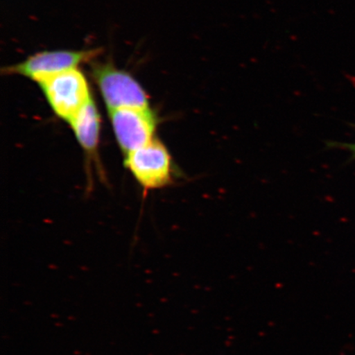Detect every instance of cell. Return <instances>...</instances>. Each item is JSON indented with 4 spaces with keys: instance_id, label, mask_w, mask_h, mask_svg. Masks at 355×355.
Segmentation results:
<instances>
[{
    "instance_id": "cell-1",
    "label": "cell",
    "mask_w": 355,
    "mask_h": 355,
    "mask_svg": "<svg viewBox=\"0 0 355 355\" xmlns=\"http://www.w3.org/2000/svg\"><path fill=\"white\" fill-rule=\"evenodd\" d=\"M92 74L109 111L150 108L144 87L127 71L110 63H97L92 65Z\"/></svg>"
},
{
    "instance_id": "cell-2",
    "label": "cell",
    "mask_w": 355,
    "mask_h": 355,
    "mask_svg": "<svg viewBox=\"0 0 355 355\" xmlns=\"http://www.w3.org/2000/svg\"><path fill=\"white\" fill-rule=\"evenodd\" d=\"M38 84L52 110L66 122L92 99L87 80L79 68L54 75Z\"/></svg>"
},
{
    "instance_id": "cell-3",
    "label": "cell",
    "mask_w": 355,
    "mask_h": 355,
    "mask_svg": "<svg viewBox=\"0 0 355 355\" xmlns=\"http://www.w3.org/2000/svg\"><path fill=\"white\" fill-rule=\"evenodd\" d=\"M99 54V49L44 51L31 55L19 64L7 67L6 73L20 75L39 83L54 75L78 69Z\"/></svg>"
},
{
    "instance_id": "cell-4",
    "label": "cell",
    "mask_w": 355,
    "mask_h": 355,
    "mask_svg": "<svg viewBox=\"0 0 355 355\" xmlns=\"http://www.w3.org/2000/svg\"><path fill=\"white\" fill-rule=\"evenodd\" d=\"M125 165L146 189L166 187L172 182V159L161 141L153 139L126 155Z\"/></svg>"
},
{
    "instance_id": "cell-5",
    "label": "cell",
    "mask_w": 355,
    "mask_h": 355,
    "mask_svg": "<svg viewBox=\"0 0 355 355\" xmlns=\"http://www.w3.org/2000/svg\"><path fill=\"white\" fill-rule=\"evenodd\" d=\"M115 137L125 155L154 139L157 121L148 109H119L109 111Z\"/></svg>"
},
{
    "instance_id": "cell-6",
    "label": "cell",
    "mask_w": 355,
    "mask_h": 355,
    "mask_svg": "<svg viewBox=\"0 0 355 355\" xmlns=\"http://www.w3.org/2000/svg\"><path fill=\"white\" fill-rule=\"evenodd\" d=\"M82 148L96 152L99 144L101 118L93 98L84 105L68 122Z\"/></svg>"
},
{
    "instance_id": "cell-7",
    "label": "cell",
    "mask_w": 355,
    "mask_h": 355,
    "mask_svg": "<svg viewBox=\"0 0 355 355\" xmlns=\"http://www.w3.org/2000/svg\"><path fill=\"white\" fill-rule=\"evenodd\" d=\"M352 126L355 130V123L352 124ZM328 148H340L345 150H347L350 154V161H354L355 159V144L348 143H339V141H328Z\"/></svg>"
}]
</instances>
